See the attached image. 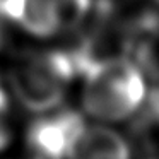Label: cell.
Here are the masks:
<instances>
[{
  "label": "cell",
  "instance_id": "6da1fadb",
  "mask_svg": "<svg viewBox=\"0 0 159 159\" xmlns=\"http://www.w3.org/2000/svg\"><path fill=\"white\" fill-rule=\"evenodd\" d=\"M82 104L89 115L108 121L132 116L145 101V82L139 65L123 57H106L82 69Z\"/></svg>",
  "mask_w": 159,
  "mask_h": 159
},
{
  "label": "cell",
  "instance_id": "7a4b0ae2",
  "mask_svg": "<svg viewBox=\"0 0 159 159\" xmlns=\"http://www.w3.org/2000/svg\"><path fill=\"white\" fill-rule=\"evenodd\" d=\"M79 75L70 50L26 53L12 65L9 80L17 101L33 113H46L62 104L67 87Z\"/></svg>",
  "mask_w": 159,
  "mask_h": 159
},
{
  "label": "cell",
  "instance_id": "3957f363",
  "mask_svg": "<svg viewBox=\"0 0 159 159\" xmlns=\"http://www.w3.org/2000/svg\"><path fill=\"white\" fill-rule=\"evenodd\" d=\"M79 111L62 110L34 120L26 134L31 159H67L75 137L84 127Z\"/></svg>",
  "mask_w": 159,
  "mask_h": 159
},
{
  "label": "cell",
  "instance_id": "277c9868",
  "mask_svg": "<svg viewBox=\"0 0 159 159\" xmlns=\"http://www.w3.org/2000/svg\"><path fill=\"white\" fill-rule=\"evenodd\" d=\"M0 19L14 22L38 38H50L63 31L50 0H0Z\"/></svg>",
  "mask_w": 159,
  "mask_h": 159
},
{
  "label": "cell",
  "instance_id": "5b68a950",
  "mask_svg": "<svg viewBox=\"0 0 159 159\" xmlns=\"http://www.w3.org/2000/svg\"><path fill=\"white\" fill-rule=\"evenodd\" d=\"M67 159H132V151L127 139L113 128L84 125Z\"/></svg>",
  "mask_w": 159,
  "mask_h": 159
},
{
  "label": "cell",
  "instance_id": "8992f818",
  "mask_svg": "<svg viewBox=\"0 0 159 159\" xmlns=\"http://www.w3.org/2000/svg\"><path fill=\"white\" fill-rule=\"evenodd\" d=\"M58 14L63 31L74 29L87 17L93 0H50Z\"/></svg>",
  "mask_w": 159,
  "mask_h": 159
},
{
  "label": "cell",
  "instance_id": "52a82bcc",
  "mask_svg": "<svg viewBox=\"0 0 159 159\" xmlns=\"http://www.w3.org/2000/svg\"><path fill=\"white\" fill-rule=\"evenodd\" d=\"M12 139V125H11V101L7 93L0 86V151H4Z\"/></svg>",
  "mask_w": 159,
  "mask_h": 159
},
{
  "label": "cell",
  "instance_id": "ba28073f",
  "mask_svg": "<svg viewBox=\"0 0 159 159\" xmlns=\"http://www.w3.org/2000/svg\"><path fill=\"white\" fill-rule=\"evenodd\" d=\"M5 43H7V31H5L4 24H2V21H0V50L5 46Z\"/></svg>",
  "mask_w": 159,
  "mask_h": 159
},
{
  "label": "cell",
  "instance_id": "9c48e42d",
  "mask_svg": "<svg viewBox=\"0 0 159 159\" xmlns=\"http://www.w3.org/2000/svg\"><path fill=\"white\" fill-rule=\"evenodd\" d=\"M147 159H159V154H154V156H151V157H147Z\"/></svg>",
  "mask_w": 159,
  "mask_h": 159
}]
</instances>
